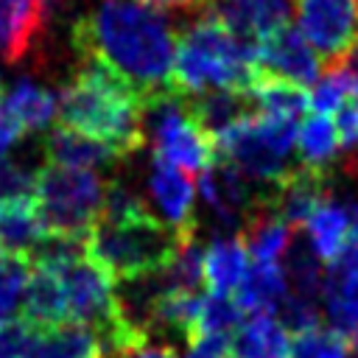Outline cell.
Wrapping results in <instances>:
<instances>
[{"label": "cell", "instance_id": "1", "mask_svg": "<svg viewBox=\"0 0 358 358\" xmlns=\"http://www.w3.org/2000/svg\"><path fill=\"white\" fill-rule=\"evenodd\" d=\"M76 50L126 81L145 103L171 90L176 34L168 20L140 0H98L73 25Z\"/></svg>", "mask_w": 358, "mask_h": 358}, {"label": "cell", "instance_id": "2", "mask_svg": "<svg viewBox=\"0 0 358 358\" xmlns=\"http://www.w3.org/2000/svg\"><path fill=\"white\" fill-rule=\"evenodd\" d=\"M148 103L126 81L87 62L59 92V120L87 137L103 140L123 157L145 143Z\"/></svg>", "mask_w": 358, "mask_h": 358}, {"label": "cell", "instance_id": "3", "mask_svg": "<svg viewBox=\"0 0 358 358\" xmlns=\"http://www.w3.org/2000/svg\"><path fill=\"white\" fill-rule=\"evenodd\" d=\"M257 42L235 36L207 11L182 31L176 39L171 90L182 98L204 90H235L249 92L257 78Z\"/></svg>", "mask_w": 358, "mask_h": 358}, {"label": "cell", "instance_id": "4", "mask_svg": "<svg viewBox=\"0 0 358 358\" xmlns=\"http://www.w3.org/2000/svg\"><path fill=\"white\" fill-rule=\"evenodd\" d=\"M196 235L168 227L151 210L126 218H101L87 235V255L112 274L115 282L159 271Z\"/></svg>", "mask_w": 358, "mask_h": 358}, {"label": "cell", "instance_id": "5", "mask_svg": "<svg viewBox=\"0 0 358 358\" xmlns=\"http://www.w3.org/2000/svg\"><path fill=\"white\" fill-rule=\"evenodd\" d=\"M299 123L302 120L252 112L215 134V157L232 162L246 179L268 187L294 168L291 151L296 145Z\"/></svg>", "mask_w": 358, "mask_h": 358}, {"label": "cell", "instance_id": "6", "mask_svg": "<svg viewBox=\"0 0 358 358\" xmlns=\"http://www.w3.org/2000/svg\"><path fill=\"white\" fill-rule=\"evenodd\" d=\"M106 182L95 171L45 162L36 171L34 201L39 218L53 235L87 238L103 213Z\"/></svg>", "mask_w": 358, "mask_h": 358}, {"label": "cell", "instance_id": "7", "mask_svg": "<svg viewBox=\"0 0 358 358\" xmlns=\"http://www.w3.org/2000/svg\"><path fill=\"white\" fill-rule=\"evenodd\" d=\"M145 126H151L154 157L193 173L215 159V140L196 123L182 95H165L148 103Z\"/></svg>", "mask_w": 358, "mask_h": 358}, {"label": "cell", "instance_id": "8", "mask_svg": "<svg viewBox=\"0 0 358 358\" xmlns=\"http://www.w3.org/2000/svg\"><path fill=\"white\" fill-rule=\"evenodd\" d=\"M299 34L322 67H341L358 48V0H294Z\"/></svg>", "mask_w": 358, "mask_h": 358}, {"label": "cell", "instance_id": "9", "mask_svg": "<svg viewBox=\"0 0 358 358\" xmlns=\"http://www.w3.org/2000/svg\"><path fill=\"white\" fill-rule=\"evenodd\" d=\"M199 193L204 207L210 210L213 221L218 229H224L227 235H235L246 215L252 213V207L257 204L260 193L252 190L249 179L227 159L215 157L199 176Z\"/></svg>", "mask_w": 358, "mask_h": 358}, {"label": "cell", "instance_id": "10", "mask_svg": "<svg viewBox=\"0 0 358 358\" xmlns=\"http://www.w3.org/2000/svg\"><path fill=\"white\" fill-rule=\"evenodd\" d=\"M255 59H257L260 73L299 84V87H313L322 73V62H319L316 50L291 25L260 39L255 48Z\"/></svg>", "mask_w": 358, "mask_h": 358}, {"label": "cell", "instance_id": "11", "mask_svg": "<svg viewBox=\"0 0 358 358\" xmlns=\"http://www.w3.org/2000/svg\"><path fill=\"white\" fill-rule=\"evenodd\" d=\"M263 199L268 207L285 218L291 227H299L308 221V215L327 199L330 193V168H313V165H294L280 182L268 185L263 190Z\"/></svg>", "mask_w": 358, "mask_h": 358}, {"label": "cell", "instance_id": "12", "mask_svg": "<svg viewBox=\"0 0 358 358\" xmlns=\"http://www.w3.org/2000/svg\"><path fill=\"white\" fill-rule=\"evenodd\" d=\"M207 14L235 36L260 42L291 25V0H210Z\"/></svg>", "mask_w": 358, "mask_h": 358}, {"label": "cell", "instance_id": "13", "mask_svg": "<svg viewBox=\"0 0 358 358\" xmlns=\"http://www.w3.org/2000/svg\"><path fill=\"white\" fill-rule=\"evenodd\" d=\"M148 196L159 210V218L187 235H196V190L190 182V173L154 157L148 171Z\"/></svg>", "mask_w": 358, "mask_h": 358}, {"label": "cell", "instance_id": "14", "mask_svg": "<svg viewBox=\"0 0 358 358\" xmlns=\"http://www.w3.org/2000/svg\"><path fill=\"white\" fill-rule=\"evenodd\" d=\"M53 14V0H0V56L8 64L31 56Z\"/></svg>", "mask_w": 358, "mask_h": 358}, {"label": "cell", "instance_id": "15", "mask_svg": "<svg viewBox=\"0 0 358 358\" xmlns=\"http://www.w3.org/2000/svg\"><path fill=\"white\" fill-rule=\"evenodd\" d=\"M322 302L327 322L336 333L350 336L358 327V266L338 255L324 268Z\"/></svg>", "mask_w": 358, "mask_h": 358}, {"label": "cell", "instance_id": "16", "mask_svg": "<svg viewBox=\"0 0 358 358\" xmlns=\"http://www.w3.org/2000/svg\"><path fill=\"white\" fill-rule=\"evenodd\" d=\"M45 159L53 165H64V168L95 171V168L117 165L126 157L103 140H95V137H87L76 129L59 126L45 137Z\"/></svg>", "mask_w": 358, "mask_h": 358}, {"label": "cell", "instance_id": "17", "mask_svg": "<svg viewBox=\"0 0 358 358\" xmlns=\"http://www.w3.org/2000/svg\"><path fill=\"white\" fill-rule=\"evenodd\" d=\"M241 238L246 252L257 260V263H277L285 257V252L291 249V224L285 218H280L268 201L257 199V204L252 207V213L246 215L243 227H241Z\"/></svg>", "mask_w": 358, "mask_h": 358}, {"label": "cell", "instance_id": "18", "mask_svg": "<svg viewBox=\"0 0 358 358\" xmlns=\"http://www.w3.org/2000/svg\"><path fill=\"white\" fill-rule=\"evenodd\" d=\"M25 358H103L95 330L78 322H59L50 327H34V338Z\"/></svg>", "mask_w": 358, "mask_h": 358}, {"label": "cell", "instance_id": "19", "mask_svg": "<svg viewBox=\"0 0 358 358\" xmlns=\"http://www.w3.org/2000/svg\"><path fill=\"white\" fill-rule=\"evenodd\" d=\"M229 344L235 358H291L288 327L274 313H252Z\"/></svg>", "mask_w": 358, "mask_h": 358}, {"label": "cell", "instance_id": "20", "mask_svg": "<svg viewBox=\"0 0 358 358\" xmlns=\"http://www.w3.org/2000/svg\"><path fill=\"white\" fill-rule=\"evenodd\" d=\"M249 268V252L243 246V238L235 235H218L201 257V274L207 282V291L215 294H232L243 274Z\"/></svg>", "mask_w": 358, "mask_h": 358}, {"label": "cell", "instance_id": "21", "mask_svg": "<svg viewBox=\"0 0 358 358\" xmlns=\"http://www.w3.org/2000/svg\"><path fill=\"white\" fill-rule=\"evenodd\" d=\"M185 106L190 109L196 123L213 140H215V134H221L224 129H229L232 123H238L241 117L255 112L252 98L246 92H235V90H204L199 95L185 98Z\"/></svg>", "mask_w": 358, "mask_h": 358}, {"label": "cell", "instance_id": "22", "mask_svg": "<svg viewBox=\"0 0 358 358\" xmlns=\"http://www.w3.org/2000/svg\"><path fill=\"white\" fill-rule=\"evenodd\" d=\"M22 319L34 327H50L67 319V299H64V285L56 271L36 268L28 277L25 294H22Z\"/></svg>", "mask_w": 358, "mask_h": 358}, {"label": "cell", "instance_id": "23", "mask_svg": "<svg viewBox=\"0 0 358 358\" xmlns=\"http://www.w3.org/2000/svg\"><path fill=\"white\" fill-rule=\"evenodd\" d=\"M288 294L285 268L277 263H257L246 268L241 285L232 291L243 313H274Z\"/></svg>", "mask_w": 358, "mask_h": 358}, {"label": "cell", "instance_id": "24", "mask_svg": "<svg viewBox=\"0 0 358 358\" xmlns=\"http://www.w3.org/2000/svg\"><path fill=\"white\" fill-rule=\"evenodd\" d=\"M305 232H308V246L313 249V255L327 266L333 263L341 249L350 241V218H347V207H338L333 199L322 201L305 221Z\"/></svg>", "mask_w": 358, "mask_h": 358}, {"label": "cell", "instance_id": "25", "mask_svg": "<svg viewBox=\"0 0 358 358\" xmlns=\"http://www.w3.org/2000/svg\"><path fill=\"white\" fill-rule=\"evenodd\" d=\"M45 235L48 229L39 218L34 199L0 204V249L3 252H17L28 257Z\"/></svg>", "mask_w": 358, "mask_h": 358}, {"label": "cell", "instance_id": "26", "mask_svg": "<svg viewBox=\"0 0 358 358\" xmlns=\"http://www.w3.org/2000/svg\"><path fill=\"white\" fill-rule=\"evenodd\" d=\"M20 123L22 129H45L53 123V117H59V95L28 81V78H20L11 92L6 95V101H0Z\"/></svg>", "mask_w": 358, "mask_h": 358}, {"label": "cell", "instance_id": "27", "mask_svg": "<svg viewBox=\"0 0 358 358\" xmlns=\"http://www.w3.org/2000/svg\"><path fill=\"white\" fill-rule=\"evenodd\" d=\"M338 131L336 123L327 115L313 112L310 117H305L299 123L296 131V151H299V162L302 165H313V168H330V162L338 154Z\"/></svg>", "mask_w": 358, "mask_h": 358}, {"label": "cell", "instance_id": "28", "mask_svg": "<svg viewBox=\"0 0 358 358\" xmlns=\"http://www.w3.org/2000/svg\"><path fill=\"white\" fill-rule=\"evenodd\" d=\"M243 308L235 302L232 294H215V291H207L204 299H201V310H199V319H196V330L193 336H224V338H232L235 330L243 324ZM190 336V338H193Z\"/></svg>", "mask_w": 358, "mask_h": 358}, {"label": "cell", "instance_id": "29", "mask_svg": "<svg viewBox=\"0 0 358 358\" xmlns=\"http://www.w3.org/2000/svg\"><path fill=\"white\" fill-rule=\"evenodd\" d=\"M285 280L288 291L308 296V299H322V282H324V263L313 255L310 246L291 243L285 252Z\"/></svg>", "mask_w": 358, "mask_h": 358}, {"label": "cell", "instance_id": "30", "mask_svg": "<svg viewBox=\"0 0 358 358\" xmlns=\"http://www.w3.org/2000/svg\"><path fill=\"white\" fill-rule=\"evenodd\" d=\"M34 266L25 255L0 252V322H8L22 308V294Z\"/></svg>", "mask_w": 358, "mask_h": 358}, {"label": "cell", "instance_id": "31", "mask_svg": "<svg viewBox=\"0 0 358 358\" xmlns=\"http://www.w3.org/2000/svg\"><path fill=\"white\" fill-rule=\"evenodd\" d=\"M347 336L336 333L333 327H310L302 333H294L291 338V358H347Z\"/></svg>", "mask_w": 358, "mask_h": 358}, {"label": "cell", "instance_id": "32", "mask_svg": "<svg viewBox=\"0 0 358 358\" xmlns=\"http://www.w3.org/2000/svg\"><path fill=\"white\" fill-rule=\"evenodd\" d=\"M352 95H355V81L350 70L341 64L336 70H327V76L310 87V109L319 115H330L338 112Z\"/></svg>", "mask_w": 358, "mask_h": 358}, {"label": "cell", "instance_id": "33", "mask_svg": "<svg viewBox=\"0 0 358 358\" xmlns=\"http://www.w3.org/2000/svg\"><path fill=\"white\" fill-rule=\"evenodd\" d=\"M34 182H36V171L25 168L22 162L0 159V204L34 199Z\"/></svg>", "mask_w": 358, "mask_h": 358}, {"label": "cell", "instance_id": "34", "mask_svg": "<svg viewBox=\"0 0 358 358\" xmlns=\"http://www.w3.org/2000/svg\"><path fill=\"white\" fill-rule=\"evenodd\" d=\"M319 299H308V296H299V294H285V299L280 302V308L274 310L277 319L288 327V333H302V330H310L319 324Z\"/></svg>", "mask_w": 358, "mask_h": 358}, {"label": "cell", "instance_id": "35", "mask_svg": "<svg viewBox=\"0 0 358 358\" xmlns=\"http://www.w3.org/2000/svg\"><path fill=\"white\" fill-rule=\"evenodd\" d=\"M185 358H235L232 344L224 336H193L187 338V355Z\"/></svg>", "mask_w": 358, "mask_h": 358}, {"label": "cell", "instance_id": "36", "mask_svg": "<svg viewBox=\"0 0 358 358\" xmlns=\"http://www.w3.org/2000/svg\"><path fill=\"white\" fill-rule=\"evenodd\" d=\"M112 358H179L173 347L168 344H151V341H140V344H131V347H123L117 350Z\"/></svg>", "mask_w": 358, "mask_h": 358}, {"label": "cell", "instance_id": "37", "mask_svg": "<svg viewBox=\"0 0 358 358\" xmlns=\"http://www.w3.org/2000/svg\"><path fill=\"white\" fill-rule=\"evenodd\" d=\"M25 134V129H22V123L0 103V159L6 157V151L20 140Z\"/></svg>", "mask_w": 358, "mask_h": 358}, {"label": "cell", "instance_id": "38", "mask_svg": "<svg viewBox=\"0 0 358 358\" xmlns=\"http://www.w3.org/2000/svg\"><path fill=\"white\" fill-rule=\"evenodd\" d=\"M145 6H154V8H190V6H204L210 0H140Z\"/></svg>", "mask_w": 358, "mask_h": 358}, {"label": "cell", "instance_id": "39", "mask_svg": "<svg viewBox=\"0 0 358 358\" xmlns=\"http://www.w3.org/2000/svg\"><path fill=\"white\" fill-rule=\"evenodd\" d=\"M347 218H350V238H358V201L347 207Z\"/></svg>", "mask_w": 358, "mask_h": 358}, {"label": "cell", "instance_id": "40", "mask_svg": "<svg viewBox=\"0 0 358 358\" xmlns=\"http://www.w3.org/2000/svg\"><path fill=\"white\" fill-rule=\"evenodd\" d=\"M352 352H355V358H358V327H355V333H352Z\"/></svg>", "mask_w": 358, "mask_h": 358}, {"label": "cell", "instance_id": "41", "mask_svg": "<svg viewBox=\"0 0 358 358\" xmlns=\"http://www.w3.org/2000/svg\"><path fill=\"white\" fill-rule=\"evenodd\" d=\"M0 252H3V249H0Z\"/></svg>", "mask_w": 358, "mask_h": 358}]
</instances>
